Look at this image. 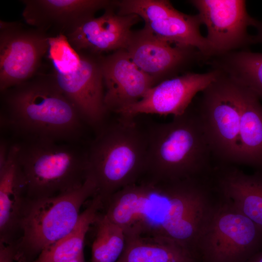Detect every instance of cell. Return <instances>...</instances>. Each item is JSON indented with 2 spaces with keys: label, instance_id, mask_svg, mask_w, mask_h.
I'll use <instances>...</instances> for the list:
<instances>
[{
  "label": "cell",
  "instance_id": "484cf974",
  "mask_svg": "<svg viewBox=\"0 0 262 262\" xmlns=\"http://www.w3.org/2000/svg\"><path fill=\"white\" fill-rule=\"evenodd\" d=\"M48 52L54 72L68 73L77 69L80 65V54L63 34L50 37Z\"/></svg>",
  "mask_w": 262,
  "mask_h": 262
},
{
  "label": "cell",
  "instance_id": "9c48e42d",
  "mask_svg": "<svg viewBox=\"0 0 262 262\" xmlns=\"http://www.w3.org/2000/svg\"><path fill=\"white\" fill-rule=\"evenodd\" d=\"M0 90L32 79L48 52L50 35L17 22H0Z\"/></svg>",
  "mask_w": 262,
  "mask_h": 262
},
{
  "label": "cell",
  "instance_id": "6da1fadb",
  "mask_svg": "<svg viewBox=\"0 0 262 262\" xmlns=\"http://www.w3.org/2000/svg\"><path fill=\"white\" fill-rule=\"evenodd\" d=\"M214 191L209 177L164 180L144 176L111 196L102 213L126 236L168 238L196 253L217 203Z\"/></svg>",
  "mask_w": 262,
  "mask_h": 262
},
{
  "label": "cell",
  "instance_id": "3957f363",
  "mask_svg": "<svg viewBox=\"0 0 262 262\" xmlns=\"http://www.w3.org/2000/svg\"><path fill=\"white\" fill-rule=\"evenodd\" d=\"M146 132L144 176L180 180L211 175L212 153L196 108L189 106L171 121L155 124Z\"/></svg>",
  "mask_w": 262,
  "mask_h": 262
},
{
  "label": "cell",
  "instance_id": "d4e9b609",
  "mask_svg": "<svg viewBox=\"0 0 262 262\" xmlns=\"http://www.w3.org/2000/svg\"><path fill=\"white\" fill-rule=\"evenodd\" d=\"M116 13L119 16L136 15L145 24L166 18L178 14L169 1L165 0H123L114 1Z\"/></svg>",
  "mask_w": 262,
  "mask_h": 262
},
{
  "label": "cell",
  "instance_id": "5b68a950",
  "mask_svg": "<svg viewBox=\"0 0 262 262\" xmlns=\"http://www.w3.org/2000/svg\"><path fill=\"white\" fill-rule=\"evenodd\" d=\"M17 143L18 161L29 199L70 192L85 182L87 151L77 143L47 140H25Z\"/></svg>",
  "mask_w": 262,
  "mask_h": 262
},
{
  "label": "cell",
  "instance_id": "ac0fdd59",
  "mask_svg": "<svg viewBox=\"0 0 262 262\" xmlns=\"http://www.w3.org/2000/svg\"><path fill=\"white\" fill-rule=\"evenodd\" d=\"M212 177L221 198L262 228V170L247 174L233 165H219Z\"/></svg>",
  "mask_w": 262,
  "mask_h": 262
},
{
  "label": "cell",
  "instance_id": "cb8c5ba5",
  "mask_svg": "<svg viewBox=\"0 0 262 262\" xmlns=\"http://www.w3.org/2000/svg\"><path fill=\"white\" fill-rule=\"evenodd\" d=\"M95 223L97 230L92 246L90 262H117L125 246L124 230L102 212Z\"/></svg>",
  "mask_w": 262,
  "mask_h": 262
},
{
  "label": "cell",
  "instance_id": "5bb4252c",
  "mask_svg": "<svg viewBox=\"0 0 262 262\" xmlns=\"http://www.w3.org/2000/svg\"><path fill=\"white\" fill-rule=\"evenodd\" d=\"M105 87L107 111L118 114L141 99L157 84L151 77L139 68L125 49L106 57L100 56Z\"/></svg>",
  "mask_w": 262,
  "mask_h": 262
},
{
  "label": "cell",
  "instance_id": "44dd1931",
  "mask_svg": "<svg viewBox=\"0 0 262 262\" xmlns=\"http://www.w3.org/2000/svg\"><path fill=\"white\" fill-rule=\"evenodd\" d=\"M102 200L95 195L81 213L74 229L66 236L48 246L33 262H71L84 252L86 235L103 209Z\"/></svg>",
  "mask_w": 262,
  "mask_h": 262
},
{
  "label": "cell",
  "instance_id": "8fae6325",
  "mask_svg": "<svg viewBox=\"0 0 262 262\" xmlns=\"http://www.w3.org/2000/svg\"><path fill=\"white\" fill-rule=\"evenodd\" d=\"M171 44L144 26L132 32L125 49L132 62L157 84L191 64L209 59L196 48Z\"/></svg>",
  "mask_w": 262,
  "mask_h": 262
},
{
  "label": "cell",
  "instance_id": "52a82bcc",
  "mask_svg": "<svg viewBox=\"0 0 262 262\" xmlns=\"http://www.w3.org/2000/svg\"><path fill=\"white\" fill-rule=\"evenodd\" d=\"M202 93L196 109L213 158L219 165L241 164L239 84L221 71Z\"/></svg>",
  "mask_w": 262,
  "mask_h": 262
},
{
  "label": "cell",
  "instance_id": "4316f807",
  "mask_svg": "<svg viewBox=\"0 0 262 262\" xmlns=\"http://www.w3.org/2000/svg\"><path fill=\"white\" fill-rule=\"evenodd\" d=\"M15 254L14 244L0 241V262H14L15 260Z\"/></svg>",
  "mask_w": 262,
  "mask_h": 262
},
{
  "label": "cell",
  "instance_id": "e0dca14e",
  "mask_svg": "<svg viewBox=\"0 0 262 262\" xmlns=\"http://www.w3.org/2000/svg\"><path fill=\"white\" fill-rule=\"evenodd\" d=\"M18 153V143L10 145L6 162L0 168V241L14 244L28 199Z\"/></svg>",
  "mask_w": 262,
  "mask_h": 262
},
{
  "label": "cell",
  "instance_id": "4fadbf2b",
  "mask_svg": "<svg viewBox=\"0 0 262 262\" xmlns=\"http://www.w3.org/2000/svg\"><path fill=\"white\" fill-rule=\"evenodd\" d=\"M213 69L204 73H187L164 80L151 88L138 102L120 111L119 115L135 117L142 114L181 115L199 92H202L219 76Z\"/></svg>",
  "mask_w": 262,
  "mask_h": 262
},
{
  "label": "cell",
  "instance_id": "8992f818",
  "mask_svg": "<svg viewBox=\"0 0 262 262\" xmlns=\"http://www.w3.org/2000/svg\"><path fill=\"white\" fill-rule=\"evenodd\" d=\"M94 180L87 177L79 188L54 196L28 199L20 223V236L15 256L33 262L46 247L70 232L77 225L81 208L96 195Z\"/></svg>",
  "mask_w": 262,
  "mask_h": 262
},
{
  "label": "cell",
  "instance_id": "ffe728a7",
  "mask_svg": "<svg viewBox=\"0 0 262 262\" xmlns=\"http://www.w3.org/2000/svg\"><path fill=\"white\" fill-rule=\"evenodd\" d=\"M197 260L194 252L175 240L126 236L125 248L117 262H197Z\"/></svg>",
  "mask_w": 262,
  "mask_h": 262
},
{
  "label": "cell",
  "instance_id": "7402d4cb",
  "mask_svg": "<svg viewBox=\"0 0 262 262\" xmlns=\"http://www.w3.org/2000/svg\"><path fill=\"white\" fill-rule=\"evenodd\" d=\"M202 24L198 14L188 15L180 12L166 18L145 24V26L160 39L177 45L196 48L210 59L213 53L206 37L200 33Z\"/></svg>",
  "mask_w": 262,
  "mask_h": 262
},
{
  "label": "cell",
  "instance_id": "30bf717a",
  "mask_svg": "<svg viewBox=\"0 0 262 262\" xmlns=\"http://www.w3.org/2000/svg\"><path fill=\"white\" fill-rule=\"evenodd\" d=\"M207 30L206 38L213 57L236 51L253 44L247 32L255 18L249 15L242 0H193Z\"/></svg>",
  "mask_w": 262,
  "mask_h": 262
},
{
  "label": "cell",
  "instance_id": "4dcf8cb0",
  "mask_svg": "<svg viewBox=\"0 0 262 262\" xmlns=\"http://www.w3.org/2000/svg\"><path fill=\"white\" fill-rule=\"evenodd\" d=\"M71 262H85L84 252L82 253L78 258Z\"/></svg>",
  "mask_w": 262,
  "mask_h": 262
},
{
  "label": "cell",
  "instance_id": "1f68e13d",
  "mask_svg": "<svg viewBox=\"0 0 262 262\" xmlns=\"http://www.w3.org/2000/svg\"><path fill=\"white\" fill-rule=\"evenodd\" d=\"M15 260L17 262H31L24 257L19 256H15Z\"/></svg>",
  "mask_w": 262,
  "mask_h": 262
},
{
  "label": "cell",
  "instance_id": "2e32d148",
  "mask_svg": "<svg viewBox=\"0 0 262 262\" xmlns=\"http://www.w3.org/2000/svg\"><path fill=\"white\" fill-rule=\"evenodd\" d=\"M22 16L25 22L47 33L66 35L101 9L111 6L107 0H24Z\"/></svg>",
  "mask_w": 262,
  "mask_h": 262
},
{
  "label": "cell",
  "instance_id": "f1b7e54d",
  "mask_svg": "<svg viewBox=\"0 0 262 262\" xmlns=\"http://www.w3.org/2000/svg\"><path fill=\"white\" fill-rule=\"evenodd\" d=\"M253 27L257 30L255 35L253 36V42L254 43L262 44V22L255 19Z\"/></svg>",
  "mask_w": 262,
  "mask_h": 262
},
{
  "label": "cell",
  "instance_id": "ba28073f",
  "mask_svg": "<svg viewBox=\"0 0 262 262\" xmlns=\"http://www.w3.org/2000/svg\"><path fill=\"white\" fill-rule=\"evenodd\" d=\"M220 200L200 234L196 253L204 262H246L262 249V228Z\"/></svg>",
  "mask_w": 262,
  "mask_h": 262
},
{
  "label": "cell",
  "instance_id": "9a60e30c",
  "mask_svg": "<svg viewBox=\"0 0 262 262\" xmlns=\"http://www.w3.org/2000/svg\"><path fill=\"white\" fill-rule=\"evenodd\" d=\"M114 8L113 1L102 16L85 20L66 35L77 52L98 55L103 51L126 49L131 27L140 17L136 15L119 16Z\"/></svg>",
  "mask_w": 262,
  "mask_h": 262
},
{
  "label": "cell",
  "instance_id": "f546056e",
  "mask_svg": "<svg viewBox=\"0 0 262 262\" xmlns=\"http://www.w3.org/2000/svg\"><path fill=\"white\" fill-rule=\"evenodd\" d=\"M246 262H262V249Z\"/></svg>",
  "mask_w": 262,
  "mask_h": 262
},
{
  "label": "cell",
  "instance_id": "603a6c76",
  "mask_svg": "<svg viewBox=\"0 0 262 262\" xmlns=\"http://www.w3.org/2000/svg\"><path fill=\"white\" fill-rule=\"evenodd\" d=\"M207 63L262 99V53L238 50L213 57Z\"/></svg>",
  "mask_w": 262,
  "mask_h": 262
},
{
  "label": "cell",
  "instance_id": "7a4b0ae2",
  "mask_svg": "<svg viewBox=\"0 0 262 262\" xmlns=\"http://www.w3.org/2000/svg\"><path fill=\"white\" fill-rule=\"evenodd\" d=\"M1 93L2 123L23 140L79 142L85 122L52 75L33 77Z\"/></svg>",
  "mask_w": 262,
  "mask_h": 262
},
{
  "label": "cell",
  "instance_id": "277c9868",
  "mask_svg": "<svg viewBox=\"0 0 262 262\" xmlns=\"http://www.w3.org/2000/svg\"><path fill=\"white\" fill-rule=\"evenodd\" d=\"M87 151V176L94 181L104 203L115 193L132 184L146 171V132L134 117L120 116L100 127Z\"/></svg>",
  "mask_w": 262,
  "mask_h": 262
},
{
  "label": "cell",
  "instance_id": "7c38bea8",
  "mask_svg": "<svg viewBox=\"0 0 262 262\" xmlns=\"http://www.w3.org/2000/svg\"><path fill=\"white\" fill-rule=\"evenodd\" d=\"M78 53L81 63L77 69L68 73L53 71L52 75L59 89L74 105L85 122L100 127L108 113L104 104L100 56L85 52Z\"/></svg>",
  "mask_w": 262,
  "mask_h": 262
},
{
  "label": "cell",
  "instance_id": "83f0119b",
  "mask_svg": "<svg viewBox=\"0 0 262 262\" xmlns=\"http://www.w3.org/2000/svg\"><path fill=\"white\" fill-rule=\"evenodd\" d=\"M9 146H8L6 142L2 141L0 145V168L2 167L6 162L7 160Z\"/></svg>",
  "mask_w": 262,
  "mask_h": 262
},
{
  "label": "cell",
  "instance_id": "d6986e66",
  "mask_svg": "<svg viewBox=\"0 0 262 262\" xmlns=\"http://www.w3.org/2000/svg\"><path fill=\"white\" fill-rule=\"evenodd\" d=\"M239 85L241 164L262 170V105L250 90Z\"/></svg>",
  "mask_w": 262,
  "mask_h": 262
}]
</instances>
